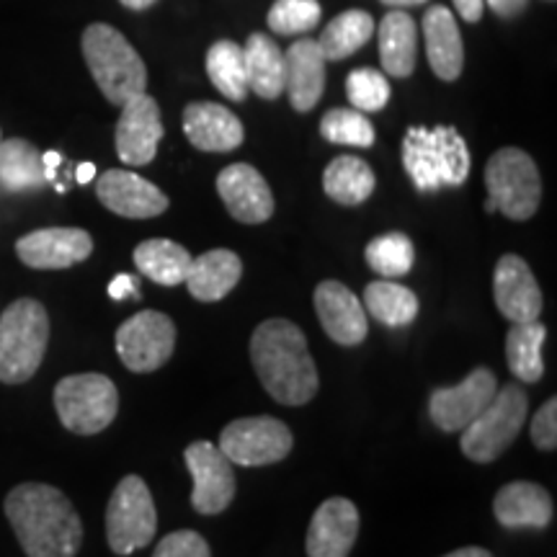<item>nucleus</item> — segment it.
<instances>
[{"label":"nucleus","mask_w":557,"mask_h":557,"mask_svg":"<svg viewBox=\"0 0 557 557\" xmlns=\"http://www.w3.org/2000/svg\"><path fill=\"white\" fill-rule=\"evenodd\" d=\"M485 212H504L508 220H529L540 209L542 178L532 156L504 148L485 165Z\"/></svg>","instance_id":"0eeeda50"},{"label":"nucleus","mask_w":557,"mask_h":557,"mask_svg":"<svg viewBox=\"0 0 557 557\" xmlns=\"http://www.w3.org/2000/svg\"><path fill=\"white\" fill-rule=\"evenodd\" d=\"M176 325L165 312L143 310L116 331V354L122 364L135 374L156 372L173 357Z\"/></svg>","instance_id":"9b49d317"},{"label":"nucleus","mask_w":557,"mask_h":557,"mask_svg":"<svg viewBox=\"0 0 557 557\" xmlns=\"http://www.w3.org/2000/svg\"><path fill=\"white\" fill-rule=\"evenodd\" d=\"M346 96L357 111H382L389 101V83L380 70L359 67L348 73Z\"/></svg>","instance_id":"4c0bfd02"},{"label":"nucleus","mask_w":557,"mask_h":557,"mask_svg":"<svg viewBox=\"0 0 557 557\" xmlns=\"http://www.w3.org/2000/svg\"><path fill=\"white\" fill-rule=\"evenodd\" d=\"M483 3L491 5V11L496 13V16L513 18V16H519V13L527 9L529 0H483Z\"/></svg>","instance_id":"79ce46f5"},{"label":"nucleus","mask_w":557,"mask_h":557,"mask_svg":"<svg viewBox=\"0 0 557 557\" xmlns=\"http://www.w3.org/2000/svg\"><path fill=\"white\" fill-rule=\"evenodd\" d=\"M83 58L96 86L109 103L122 107L148 88V67L122 32L109 24H90L83 32Z\"/></svg>","instance_id":"20e7f679"},{"label":"nucleus","mask_w":557,"mask_h":557,"mask_svg":"<svg viewBox=\"0 0 557 557\" xmlns=\"http://www.w3.org/2000/svg\"><path fill=\"white\" fill-rule=\"evenodd\" d=\"M54 408L62 426L78 436L101 434L120 410V393L107 374H70L54 387Z\"/></svg>","instance_id":"6e6552de"},{"label":"nucleus","mask_w":557,"mask_h":557,"mask_svg":"<svg viewBox=\"0 0 557 557\" xmlns=\"http://www.w3.org/2000/svg\"><path fill=\"white\" fill-rule=\"evenodd\" d=\"M184 459L194 480V511L201 517H218L235 498L233 462L209 442H194L191 447H186Z\"/></svg>","instance_id":"f8f14e48"},{"label":"nucleus","mask_w":557,"mask_h":557,"mask_svg":"<svg viewBox=\"0 0 557 557\" xmlns=\"http://www.w3.org/2000/svg\"><path fill=\"white\" fill-rule=\"evenodd\" d=\"M377 178L372 165L357 156H338L323 173V189L344 207H359L372 197Z\"/></svg>","instance_id":"c756f323"},{"label":"nucleus","mask_w":557,"mask_h":557,"mask_svg":"<svg viewBox=\"0 0 557 557\" xmlns=\"http://www.w3.org/2000/svg\"><path fill=\"white\" fill-rule=\"evenodd\" d=\"M295 436L287 423L271 416L238 418L220 436V451L240 468H263L282 462L292 451Z\"/></svg>","instance_id":"9d476101"},{"label":"nucleus","mask_w":557,"mask_h":557,"mask_svg":"<svg viewBox=\"0 0 557 557\" xmlns=\"http://www.w3.org/2000/svg\"><path fill=\"white\" fill-rule=\"evenodd\" d=\"M532 442L542 451H555L557 447V400L549 398L532 418Z\"/></svg>","instance_id":"ea45409f"},{"label":"nucleus","mask_w":557,"mask_h":557,"mask_svg":"<svg viewBox=\"0 0 557 557\" xmlns=\"http://www.w3.org/2000/svg\"><path fill=\"white\" fill-rule=\"evenodd\" d=\"M243 62H246L248 90L267 101L284 94V54L274 39L267 34H250L243 47Z\"/></svg>","instance_id":"bb28decb"},{"label":"nucleus","mask_w":557,"mask_h":557,"mask_svg":"<svg viewBox=\"0 0 557 557\" xmlns=\"http://www.w3.org/2000/svg\"><path fill=\"white\" fill-rule=\"evenodd\" d=\"M152 557H212V549H209V542L199 532L181 529V532L165 534L158 542Z\"/></svg>","instance_id":"58836bf2"},{"label":"nucleus","mask_w":557,"mask_h":557,"mask_svg":"<svg viewBox=\"0 0 557 557\" xmlns=\"http://www.w3.org/2000/svg\"><path fill=\"white\" fill-rule=\"evenodd\" d=\"M9 517L26 557H75L83 521L65 493L45 483H21L5 496Z\"/></svg>","instance_id":"f257e3e1"},{"label":"nucleus","mask_w":557,"mask_h":557,"mask_svg":"<svg viewBox=\"0 0 557 557\" xmlns=\"http://www.w3.org/2000/svg\"><path fill=\"white\" fill-rule=\"evenodd\" d=\"M207 75L212 86L230 101H246L248 81L246 62H243V47L238 41H214L207 52Z\"/></svg>","instance_id":"72a5a7b5"},{"label":"nucleus","mask_w":557,"mask_h":557,"mask_svg":"<svg viewBox=\"0 0 557 557\" xmlns=\"http://www.w3.org/2000/svg\"><path fill=\"white\" fill-rule=\"evenodd\" d=\"M250 359L267 393L282 406H305L318 393L308 338L284 318L263 320L250 336Z\"/></svg>","instance_id":"f03ea898"},{"label":"nucleus","mask_w":557,"mask_h":557,"mask_svg":"<svg viewBox=\"0 0 557 557\" xmlns=\"http://www.w3.org/2000/svg\"><path fill=\"white\" fill-rule=\"evenodd\" d=\"M132 259H135L139 274L152 278L160 287H178V284H184L191 267L189 250L181 246V243L165 238L139 243Z\"/></svg>","instance_id":"cd10ccee"},{"label":"nucleus","mask_w":557,"mask_h":557,"mask_svg":"<svg viewBox=\"0 0 557 557\" xmlns=\"http://www.w3.org/2000/svg\"><path fill=\"white\" fill-rule=\"evenodd\" d=\"M423 39H426L429 65L442 81H457L465 65V45L459 37V26L449 9L431 5L423 16Z\"/></svg>","instance_id":"b1692460"},{"label":"nucleus","mask_w":557,"mask_h":557,"mask_svg":"<svg viewBox=\"0 0 557 557\" xmlns=\"http://www.w3.org/2000/svg\"><path fill=\"white\" fill-rule=\"evenodd\" d=\"M547 341V329L540 320L532 323H513L506 333V361L513 377L527 385L542 380L545 374V361H542V346Z\"/></svg>","instance_id":"7c9ffc66"},{"label":"nucleus","mask_w":557,"mask_h":557,"mask_svg":"<svg viewBox=\"0 0 557 557\" xmlns=\"http://www.w3.org/2000/svg\"><path fill=\"white\" fill-rule=\"evenodd\" d=\"M163 139L158 101L148 94H139L122 103V116L116 122V156L127 165H148L158 156Z\"/></svg>","instance_id":"4468645a"},{"label":"nucleus","mask_w":557,"mask_h":557,"mask_svg":"<svg viewBox=\"0 0 557 557\" xmlns=\"http://www.w3.org/2000/svg\"><path fill=\"white\" fill-rule=\"evenodd\" d=\"M483 0H455L457 13L468 21V24H478L480 16H483Z\"/></svg>","instance_id":"37998d69"},{"label":"nucleus","mask_w":557,"mask_h":557,"mask_svg":"<svg viewBox=\"0 0 557 557\" xmlns=\"http://www.w3.org/2000/svg\"><path fill=\"white\" fill-rule=\"evenodd\" d=\"M94 176H96L94 163H81L78 169H75V181H78V184H88V181H94Z\"/></svg>","instance_id":"49530a36"},{"label":"nucleus","mask_w":557,"mask_h":557,"mask_svg":"<svg viewBox=\"0 0 557 557\" xmlns=\"http://www.w3.org/2000/svg\"><path fill=\"white\" fill-rule=\"evenodd\" d=\"M374 18L367 11H344L325 26L320 34L318 47L325 60H344L359 52L372 39Z\"/></svg>","instance_id":"473e14b6"},{"label":"nucleus","mask_w":557,"mask_h":557,"mask_svg":"<svg viewBox=\"0 0 557 557\" xmlns=\"http://www.w3.org/2000/svg\"><path fill=\"white\" fill-rule=\"evenodd\" d=\"M47 184L41 152L29 139H0V186L11 194L37 191Z\"/></svg>","instance_id":"c85d7f7f"},{"label":"nucleus","mask_w":557,"mask_h":557,"mask_svg":"<svg viewBox=\"0 0 557 557\" xmlns=\"http://www.w3.org/2000/svg\"><path fill=\"white\" fill-rule=\"evenodd\" d=\"M50 344V315L37 299H16L0 315V382L21 385L41 367Z\"/></svg>","instance_id":"39448f33"},{"label":"nucleus","mask_w":557,"mask_h":557,"mask_svg":"<svg viewBox=\"0 0 557 557\" xmlns=\"http://www.w3.org/2000/svg\"><path fill=\"white\" fill-rule=\"evenodd\" d=\"M16 253L29 269L60 271L86 261L94 253V238L81 227H45L18 238Z\"/></svg>","instance_id":"2eb2a0df"},{"label":"nucleus","mask_w":557,"mask_h":557,"mask_svg":"<svg viewBox=\"0 0 557 557\" xmlns=\"http://www.w3.org/2000/svg\"><path fill=\"white\" fill-rule=\"evenodd\" d=\"M218 194L243 225H261L274 214V194L253 165L233 163L218 176Z\"/></svg>","instance_id":"f3484780"},{"label":"nucleus","mask_w":557,"mask_h":557,"mask_svg":"<svg viewBox=\"0 0 557 557\" xmlns=\"http://www.w3.org/2000/svg\"><path fill=\"white\" fill-rule=\"evenodd\" d=\"M60 163H62V156L60 152H54V150H50V152H45V156H41V165H45V178L47 181H58V169H60Z\"/></svg>","instance_id":"c03bdc74"},{"label":"nucleus","mask_w":557,"mask_h":557,"mask_svg":"<svg viewBox=\"0 0 557 557\" xmlns=\"http://www.w3.org/2000/svg\"><path fill=\"white\" fill-rule=\"evenodd\" d=\"M315 312L320 325L341 346H359L369 333L361 299L346 284L329 278L315 287Z\"/></svg>","instance_id":"aec40b11"},{"label":"nucleus","mask_w":557,"mask_h":557,"mask_svg":"<svg viewBox=\"0 0 557 557\" xmlns=\"http://www.w3.org/2000/svg\"><path fill=\"white\" fill-rule=\"evenodd\" d=\"M184 135L197 150L230 152L240 148L246 132L230 109L212 101H197L184 109Z\"/></svg>","instance_id":"4be33fe9"},{"label":"nucleus","mask_w":557,"mask_h":557,"mask_svg":"<svg viewBox=\"0 0 557 557\" xmlns=\"http://www.w3.org/2000/svg\"><path fill=\"white\" fill-rule=\"evenodd\" d=\"M493 513L506 529H547L555 517V506L545 487L517 480L496 493Z\"/></svg>","instance_id":"5701e85b"},{"label":"nucleus","mask_w":557,"mask_h":557,"mask_svg":"<svg viewBox=\"0 0 557 557\" xmlns=\"http://www.w3.org/2000/svg\"><path fill=\"white\" fill-rule=\"evenodd\" d=\"M493 297L500 315L511 323H532L542 315V289L532 269L519 256L506 253L493 274Z\"/></svg>","instance_id":"6ab92c4d"},{"label":"nucleus","mask_w":557,"mask_h":557,"mask_svg":"<svg viewBox=\"0 0 557 557\" xmlns=\"http://www.w3.org/2000/svg\"><path fill=\"white\" fill-rule=\"evenodd\" d=\"M444 557H493V555L487 553L485 547H459V549H455V553H449Z\"/></svg>","instance_id":"a18cd8bd"},{"label":"nucleus","mask_w":557,"mask_h":557,"mask_svg":"<svg viewBox=\"0 0 557 557\" xmlns=\"http://www.w3.org/2000/svg\"><path fill=\"white\" fill-rule=\"evenodd\" d=\"M498 382L491 369L478 367L457 387H438L429 398V416L444 434H457L491 403Z\"/></svg>","instance_id":"ddd939ff"},{"label":"nucleus","mask_w":557,"mask_h":557,"mask_svg":"<svg viewBox=\"0 0 557 557\" xmlns=\"http://www.w3.org/2000/svg\"><path fill=\"white\" fill-rule=\"evenodd\" d=\"M320 135L333 145H348V148H372L374 127L367 120L364 111L357 109H331L320 120Z\"/></svg>","instance_id":"c9c22d12"},{"label":"nucleus","mask_w":557,"mask_h":557,"mask_svg":"<svg viewBox=\"0 0 557 557\" xmlns=\"http://www.w3.org/2000/svg\"><path fill=\"white\" fill-rule=\"evenodd\" d=\"M109 297L111 299H127V297L139 299V278L132 274H120L114 282L109 284Z\"/></svg>","instance_id":"a19ab883"},{"label":"nucleus","mask_w":557,"mask_h":557,"mask_svg":"<svg viewBox=\"0 0 557 557\" xmlns=\"http://www.w3.org/2000/svg\"><path fill=\"white\" fill-rule=\"evenodd\" d=\"M385 5H393V9H406V5H423L426 0H382Z\"/></svg>","instance_id":"09e8293b"},{"label":"nucleus","mask_w":557,"mask_h":557,"mask_svg":"<svg viewBox=\"0 0 557 557\" xmlns=\"http://www.w3.org/2000/svg\"><path fill=\"white\" fill-rule=\"evenodd\" d=\"M243 276V261L238 253L227 248H214L191 259L189 274H186V287L189 295L199 302H218L225 299L230 292L238 287Z\"/></svg>","instance_id":"393cba45"},{"label":"nucleus","mask_w":557,"mask_h":557,"mask_svg":"<svg viewBox=\"0 0 557 557\" xmlns=\"http://www.w3.org/2000/svg\"><path fill=\"white\" fill-rule=\"evenodd\" d=\"M470 150L455 127H410L403 137V165L421 194L462 186L470 176Z\"/></svg>","instance_id":"7ed1b4c3"},{"label":"nucleus","mask_w":557,"mask_h":557,"mask_svg":"<svg viewBox=\"0 0 557 557\" xmlns=\"http://www.w3.org/2000/svg\"><path fill=\"white\" fill-rule=\"evenodd\" d=\"M325 62L318 39H299L284 54V90L299 114L318 107L325 90Z\"/></svg>","instance_id":"412c9836"},{"label":"nucleus","mask_w":557,"mask_h":557,"mask_svg":"<svg viewBox=\"0 0 557 557\" xmlns=\"http://www.w3.org/2000/svg\"><path fill=\"white\" fill-rule=\"evenodd\" d=\"M120 3L124 5V9H132V11H145V9H150V5L156 3V0H120Z\"/></svg>","instance_id":"de8ad7c7"},{"label":"nucleus","mask_w":557,"mask_h":557,"mask_svg":"<svg viewBox=\"0 0 557 557\" xmlns=\"http://www.w3.org/2000/svg\"><path fill=\"white\" fill-rule=\"evenodd\" d=\"M527 413L529 398L524 387L511 382L496 389L491 403L462 429V438H459L462 455L478 465L496 462L517 442L519 431L527 423Z\"/></svg>","instance_id":"423d86ee"},{"label":"nucleus","mask_w":557,"mask_h":557,"mask_svg":"<svg viewBox=\"0 0 557 557\" xmlns=\"http://www.w3.org/2000/svg\"><path fill=\"white\" fill-rule=\"evenodd\" d=\"M320 9L318 0H276L271 5L267 24L274 34L282 37H292V34H305L315 29L320 24Z\"/></svg>","instance_id":"e433bc0d"},{"label":"nucleus","mask_w":557,"mask_h":557,"mask_svg":"<svg viewBox=\"0 0 557 557\" xmlns=\"http://www.w3.org/2000/svg\"><path fill=\"white\" fill-rule=\"evenodd\" d=\"M367 263L374 274L382 278H398L406 276L416 263V248L413 240L403 233H387L380 235L369 243L367 250Z\"/></svg>","instance_id":"f704fd0d"},{"label":"nucleus","mask_w":557,"mask_h":557,"mask_svg":"<svg viewBox=\"0 0 557 557\" xmlns=\"http://www.w3.org/2000/svg\"><path fill=\"white\" fill-rule=\"evenodd\" d=\"M96 194L109 212L129 220H150L169 209V197L135 171H107L96 181Z\"/></svg>","instance_id":"dca6fc26"},{"label":"nucleus","mask_w":557,"mask_h":557,"mask_svg":"<svg viewBox=\"0 0 557 557\" xmlns=\"http://www.w3.org/2000/svg\"><path fill=\"white\" fill-rule=\"evenodd\" d=\"M364 305L369 315L380 320L387 329H403V325L413 323L418 315L416 292L403 287L398 282H387V278L367 284Z\"/></svg>","instance_id":"2f4dec72"},{"label":"nucleus","mask_w":557,"mask_h":557,"mask_svg":"<svg viewBox=\"0 0 557 557\" xmlns=\"http://www.w3.org/2000/svg\"><path fill=\"white\" fill-rule=\"evenodd\" d=\"M382 67L393 78H408L418 60V26L406 11H389L380 24Z\"/></svg>","instance_id":"a878e982"},{"label":"nucleus","mask_w":557,"mask_h":557,"mask_svg":"<svg viewBox=\"0 0 557 557\" xmlns=\"http://www.w3.org/2000/svg\"><path fill=\"white\" fill-rule=\"evenodd\" d=\"M158 532L156 500L139 475H127L111 493L107 506V542L114 555H132L148 547Z\"/></svg>","instance_id":"1a4fd4ad"},{"label":"nucleus","mask_w":557,"mask_h":557,"mask_svg":"<svg viewBox=\"0 0 557 557\" xmlns=\"http://www.w3.org/2000/svg\"><path fill=\"white\" fill-rule=\"evenodd\" d=\"M359 537V508L348 498H329L312 513L305 549L308 557H348Z\"/></svg>","instance_id":"a211bd4d"}]
</instances>
